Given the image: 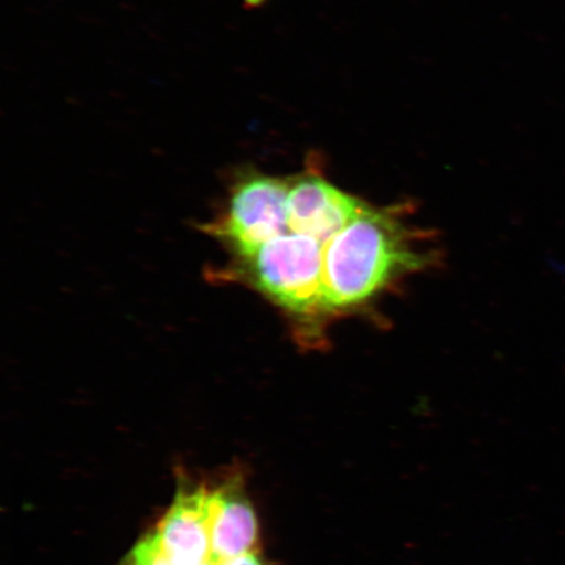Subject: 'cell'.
I'll return each instance as SVG.
<instances>
[{"instance_id": "277c9868", "label": "cell", "mask_w": 565, "mask_h": 565, "mask_svg": "<svg viewBox=\"0 0 565 565\" xmlns=\"http://www.w3.org/2000/svg\"><path fill=\"white\" fill-rule=\"evenodd\" d=\"M366 209L369 204L331 185L322 175L302 173L289 185L288 231L328 245Z\"/></svg>"}, {"instance_id": "5b68a950", "label": "cell", "mask_w": 565, "mask_h": 565, "mask_svg": "<svg viewBox=\"0 0 565 565\" xmlns=\"http://www.w3.org/2000/svg\"><path fill=\"white\" fill-rule=\"evenodd\" d=\"M153 533L162 553L174 563H212L211 490L204 486H181Z\"/></svg>"}, {"instance_id": "8992f818", "label": "cell", "mask_w": 565, "mask_h": 565, "mask_svg": "<svg viewBox=\"0 0 565 565\" xmlns=\"http://www.w3.org/2000/svg\"><path fill=\"white\" fill-rule=\"evenodd\" d=\"M256 511L243 479L232 477L211 490V562L222 565L258 550Z\"/></svg>"}, {"instance_id": "9c48e42d", "label": "cell", "mask_w": 565, "mask_h": 565, "mask_svg": "<svg viewBox=\"0 0 565 565\" xmlns=\"http://www.w3.org/2000/svg\"><path fill=\"white\" fill-rule=\"evenodd\" d=\"M250 6H257L264 2V0H246Z\"/></svg>"}, {"instance_id": "3957f363", "label": "cell", "mask_w": 565, "mask_h": 565, "mask_svg": "<svg viewBox=\"0 0 565 565\" xmlns=\"http://www.w3.org/2000/svg\"><path fill=\"white\" fill-rule=\"evenodd\" d=\"M291 180L249 172L232 189L227 211L211 224L239 259L250 258L266 243L288 232L287 200Z\"/></svg>"}, {"instance_id": "52a82bcc", "label": "cell", "mask_w": 565, "mask_h": 565, "mask_svg": "<svg viewBox=\"0 0 565 565\" xmlns=\"http://www.w3.org/2000/svg\"><path fill=\"white\" fill-rule=\"evenodd\" d=\"M126 565H180L169 559L162 550L154 533H148L131 550ZM202 565H215L207 563Z\"/></svg>"}, {"instance_id": "ba28073f", "label": "cell", "mask_w": 565, "mask_h": 565, "mask_svg": "<svg viewBox=\"0 0 565 565\" xmlns=\"http://www.w3.org/2000/svg\"><path fill=\"white\" fill-rule=\"evenodd\" d=\"M222 565H265L263 557L259 555V551H252L249 554L236 557V559L230 561Z\"/></svg>"}, {"instance_id": "6da1fadb", "label": "cell", "mask_w": 565, "mask_h": 565, "mask_svg": "<svg viewBox=\"0 0 565 565\" xmlns=\"http://www.w3.org/2000/svg\"><path fill=\"white\" fill-rule=\"evenodd\" d=\"M424 264L404 223L392 211L369 207L324 246V309L358 307Z\"/></svg>"}, {"instance_id": "7a4b0ae2", "label": "cell", "mask_w": 565, "mask_h": 565, "mask_svg": "<svg viewBox=\"0 0 565 565\" xmlns=\"http://www.w3.org/2000/svg\"><path fill=\"white\" fill-rule=\"evenodd\" d=\"M324 246L286 232L244 259L245 273L260 292L300 320L328 315L323 303Z\"/></svg>"}]
</instances>
